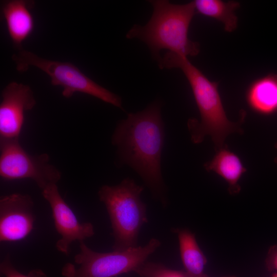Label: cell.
Segmentation results:
<instances>
[{
    "label": "cell",
    "instance_id": "1",
    "mask_svg": "<svg viewBox=\"0 0 277 277\" xmlns=\"http://www.w3.org/2000/svg\"><path fill=\"white\" fill-rule=\"evenodd\" d=\"M161 103L153 102L145 109L130 113L119 122L112 137L121 163L132 168L163 204L165 187L161 169L164 143Z\"/></svg>",
    "mask_w": 277,
    "mask_h": 277
},
{
    "label": "cell",
    "instance_id": "2",
    "mask_svg": "<svg viewBox=\"0 0 277 277\" xmlns=\"http://www.w3.org/2000/svg\"><path fill=\"white\" fill-rule=\"evenodd\" d=\"M157 63L161 69H180L190 84L201 116L200 122L194 118L188 122L193 143H201L208 135L217 150L223 147L228 135L242 132L240 126L245 112L242 111L240 122L229 121L218 90V83L209 80L187 57L168 51Z\"/></svg>",
    "mask_w": 277,
    "mask_h": 277
},
{
    "label": "cell",
    "instance_id": "3",
    "mask_svg": "<svg viewBox=\"0 0 277 277\" xmlns=\"http://www.w3.org/2000/svg\"><path fill=\"white\" fill-rule=\"evenodd\" d=\"M149 2L153 8L149 21L144 26L134 25L126 38L145 43L157 62L162 49L186 57L197 55L200 44L188 37L189 26L196 12L193 1L182 5L166 0Z\"/></svg>",
    "mask_w": 277,
    "mask_h": 277
},
{
    "label": "cell",
    "instance_id": "4",
    "mask_svg": "<svg viewBox=\"0 0 277 277\" xmlns=\"http://www.w3.org/2000/svg\"><path fill=\"white\" fill-rule=\"evenodd\" d=\"M143 189L127 178L116 185H104L98 192L110 220L114 251L137 246L140 231L148 221L146 206L140 197Z\"/></svg>",
    "mask_w": 277,
    "mask_h": 277
},
{
    "label": "cell",
    "instance_id": "5",
    "mask_svg": "<svg viewBox=\"0 0 277 277\" xmlns=\"http://www.w3.org/2000/svg\"><path fill=\"white\" fill-rule=\"evenodd\" d=\"M79 242L80 251L74 258L77 266L65 264L62 269L63 277H115L135 272L161 245L159 240L153 238L144 246L102 253L93 250L84 241Z\"/></svg>",
    "mask_w": 277,
    "mask_h": 277
},
{
    "label": "cell",
    "instance_id": "6",
    "mask_svg": "<svg viewBox=\"0 0 277 277\" xmlns=\"http://www.w3.org/2000/svg\"><path fill=\"white\" fill-rule=\"evenodd\" d=\"M12 59L19 72H25L31 66H34L46 73L50 77L52 85L63 87L62 93L66 98L80 92L123 109L119 96L96 83L72 63L45 59L23 49L14 54Z\"/></svg>",
    "mask_w": 277,
    "mask_h": 277
},
{
    "label": "cell",
    "instance_id": "7",
    "mask_svg": "<svg viewBox=\"0 0 277 277\" xmlns=\"http://www.w3.org/2000/svg\"><path fill=\"white\" fill-rule=\"evenodd\" d=\"M0 176L4 180L31 179L42 190L61 180V172L50 163L48 154H29L19 139H0Z\"/></svg>",
    "mask_w": 277,
    "mask_h": 277
},
{
    "label": "cell",
    "instance_id": "8",
    "mask_svg": "<svg viewBox=\"0 0 277 277\" xmlns=\"http://www.w3.org/2000/svg\"><path fill=\"white\" fill-rule=\"evenodd\" d=\"M44 198L52 211L55 228L61 238L55 243L56 249L68 255L70 246L75 241H84L94 234L93 225L89 222H80L72 210L63 199L56 185L42 190Z\"/></svg>",
    "mask_w": 277,
    "mask_h": 277
},
{
    "label": "cell",
    "instance_id": "9",
    "mask_svg": "<svg viewBox=\"0 0 277 277\" xmlns=\"http://www.w3.org/2000/svg\"><path fill=\"white\" fill-rule=\"evenodd\" d=\"M34 203L27 194L14 193L0 199V241L14 242L28 236L34 227Z\"/></svg>",
    "mask_w": 277,
    "mask_h": 277
},
{
    "label": "cell",
    "instance_id": "10",
    "mask_svg": "<svg viewBox=\"0 0 277 277\" xmlns=\"http://www.w3.org/2000/svg\"><path fill=\"white\" fill-rule=\"evenodd\" d=\"M1 96L0 139H19L25 113L36 105L33 92L27 85L11 82L3 89Z\"/></svg>",
    "mask_w": 277,
    "mask_h": 277
},
{
    "label": "cell",
    "instance_id": "11",
    "mask_svg": "<svg viewBox=\"0 0 277 277\" xmlns=\"http://www.w3.org/2000/svg\"><path fill=\"white\" fill-rule=\"evenodd\" d=\"M33 2L11 0L3 2L2 13L14 47L23 50V43L32 33L34 21L31 12Z\"/></svg>",
    "mask_w": 277,
    "mask_h": 277
},
{
    "label": "cell",
    "instance_id": "12",
    "mask_svg": "<svg viewBox=\"0 0 277 277\" xmlns=\"http://www.w3.org/2000/svg\"><path fill=\"white\" fill-rule=\"evenodd\" d=\"M245 99L249 108L257 114L270 115L277 112V74L270 73L252 82Z\"/></svg>",
    "mask_w": 277,
    "mask_h": 277
},
{
    "label": "cell",
    "instance_id": "13",
    "mask_svg": "<svg viewBox=\"0 0 277 277\" xmlns=\"http://www.w3.org/2000/svg\"><path fill=\"white\" fill-rule=\"evenodd\" d=\"M204 167L207 171L215 172L226 181L230 194H237L240 191L239 181L246 169L238 155L227 147L223 146L216 150L212 159L206 163Z\"/></svg>",
    "mask_w": 277,
    "mask_h": 277
},
{
    "label": "cell",
    "instance_id": "14",
    "mask_svg": "<svg viewBox=\"0 0 277 277\" xmlns=\"http://www.w3.org/2000/svg\"><path fill=\"white\" fill-rule=\"evenodd\" d=\"M177 235L180 255L185 272L189 277H208L205 273L207 259L189 230L174 229Z\"/></svg>",
    "mask_w": 277,
    "mask_h": 277
},
{
    "label": "cell",
    "instance_id": "15",
    "mask_svg": "<svg viewBox=\"0 0 277 277\" xmlns=\"http://www.w3.org/2000/svg\"><path fill=\"white\" fill-rule=\"evenodd\" d=\"M196 12L221 22L224 30L234 31L238 26V17L235 11L240 6L236 1L221 0L193 1Z\"/></svg>",
    "mask_w": 277,
    "mask_h": 277
},
{
    "label": "cell",
    "instance_id": "16",
    "mask_svg": "<svg viewBox=\"0 0 277 277\" xmlns=\"http://www.w3.org/2000/svg\"><path fill=\"white\" fill-rule=\"evenodd\" d=\"M135 272L141 277H189L185 271L171 269L160 264L146 262Z\"/></svg>",
    "mask_w": 277,
    "mask_h": 277
},
{
    "label": "cell",
    "instance_id": "17",
    "mask_svg": "<svg viewBox=\"0 0 277 277\" xmlns=\"http://www.w3.org/2000/svg\"><path fill=\"white\" fill-rule=\"evenodd\" d=\"M0 271L5 277H48L43 271L38 269L32 270L26 274L22 273L13 266L9 255L1 262Z\"/></svg>",
    "mask_w": 277,
    "mask_h": 277
},
{
    "label": "cell",
    "instance_id": "18",
    "mask_svg": "<svg viewBox=\"0 0 277 277\" xmlns=\"http://www.w3.org/2000/svg\"><path fill=\"white\" fill-rule=\"evenodd\" d=\"M266 265L269 270L277 271V245L269 248L266 258Z\"/></svg>",
    "mask_w": 277,
    "mask_h": 277
},
{
    "label": "cell",
    "instance_id": "19",
    "mask_svg": "<svg viewBox=\"0 0 277 277\" xmlns=\"http://www.w3.org/2000/svg\"><path fill=\"white\" fill-rule=\"evenodd\" d=\"M275 148L277 149V142L275 144ZM274 162L275 164H277V156L275 157L274 159Z\"/></svg>",
    "mask_w": 277,
    "mask_h": 277
},
{
    "label": "cell",
    "instance_id": "20",
    "mask_svg": "<svg viewBox=\"0 0 277 277\" xmlns=\"http://www.w3.org/2000/svg\"><path fill=\"white\" fill-rule=\"evenodd\" d=\"M272 277H277V273L275 274Z\"/></svg>",
    "mask_w": 277,
    "mask_h": 277
},
{
    "label": "cell",
    "instance_id": "21",
    "mask_svg": "<svg viewBox=\"0 0 277 277\" xmlns=\"http://www.w3.org/2000/svg\"><path fill=\"white\" fill-rule=\"evenodd\" d=\"M228 277H234V276H228Z\"/></svg>",
    "mask_w": 277,
    "mask_h": 277
}]
</instances>
